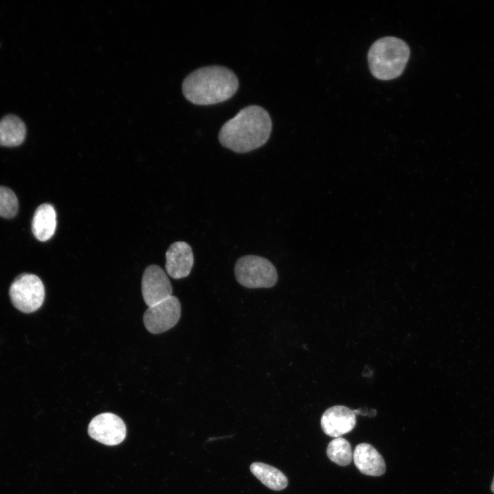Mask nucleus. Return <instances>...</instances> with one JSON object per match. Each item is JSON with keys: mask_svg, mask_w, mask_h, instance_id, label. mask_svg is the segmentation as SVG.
Masks as SVG:
<instances>
[{"mask_svg": "<svg viewBox=\"0 0 494 494\" xmlns=\"http://www.w3.org/2000/svg\"><path fill=\"white\" fill-rule=\"evenodd\" d=\"M88 433L94 440L106 445L113 446L125 439L126 427L117 415L104 412L92 419L88 427Z\"/></svg>", "mask_w": 494, "mask_h": 494, "instance_id": "nucleus-7", "label": "nucleus"}, {"mask_svg": "<svg viewBox=\"0 0 494 494\" xmlns=\"http://www.w3.org/2000/svg\"><path fill=\"white\" fill-rule=\"evenodd\" d=\"M9 295L15 308L23 313H32L43 303L45 287L36 275L22 274L12 283Z\"/></svg>", "mask_w": 494, "mask_h": 494, "instance_id": "nucleus-5", "label": "nucleus"}, {"mask_svg": "<svg viewBox=\"0 0 494 494\" xmlns=\"http://www.w3.org/2000/svg\"><path fill=\"white\" fill-rule=\"evenodd\" d=\"M141 292L148 307L172 296L171 283L161 267L151 265L146 268L142 277Z\"/></svg>", "mask_w": 494, "mask_h": 494, "instance_id": "nucleus-8", "label": "nucleus"}, {"mask_svg": "<svg viewBox=\"0 0 494 494\" xmlns=\"http://www.w3.org/2000/svg\"><path fill=\"white\" fill-rule=\"evenodd\" d=\"M326 454L329 460L342 467L349 465L353 460L351 445L342 437L335 438L329 442Z\"/></svg>", "mask_w": 494, "mask_h": 494, "instance_id": "nucleus-15", "label": "nucleus"}, {"mask_svg": "<svg viewBox=\"0 0 494 494\" xmlns=\"http://www.w3.org/2000/svg\"><path fill=\"white\" fill-rule=\"evenodd\" d=\"M250 470L263 484L272 490L281 491L287 486V477L272 466L256 462L251 464Z\"/></svg>", "mask_w": 494, "mask_h": 494, "instance_id": "nucleus-14", "label": "nucleus"}, {"mask_svg": "<svg viewBox=\"0 0 494 494\" xmlns=\"http://www.w3.org/2000/svg\"><path fill=\"white\" fill-rule=\"evenodd\" d=\"M56 228V213L52 205L45 203L36 210L32 222V230L35 237L40 242L49 239Z\"/></svg>", "mask_w": 494, "mask_h": 494, "instance_id": "nucleus-12", "label": "nucleus"}, {"mask_svg": "<svg viewBox=\"0 0 494 494\" xmlns=\"http://www.w3.org/2000/svg\"><path fill=\"white\" fill-rule=\"evenodd\" d=\"M239 81L231 69L218 65L199 68L183 80L185 98L197 105H211L230 99L237 91Z\"/></svg>", "mask_w": 494, "mask_h": 494, "instance_id": "nucleus-2", "label": "nucleus"}, {"mask_svg": "<svg viewBox=\"0 0 494 494\" xmlns=\"http://www.w3.org/2000/svg\"><path fill=\"white\" fill-rule=\"evenodd\" d=\"M237 282L247 288H269L277 282L278 274L274 265L267 259L257 255L240 257L235 265Z\"/></svg>", "mask_w": 494, "mask_h": 494, "instance_id": "nucleus-4", "label": "nucleus"}, {"mask_svg": "<svg viewBox=\"0 0 494 494\" xmlns=\"http://www.w3.org/2000/svg\"><path fill=\"white\" fill-rule=\"evenodd\" d=\"M269 113L257 105L246 106L227 121L218 134L224 147L237 153L248 152L263 145L272 131Z\"/></svg>", "mask_w": 494, "mask_h": 494, "instance_id": "nucleus-1", "label": "nucleus"}, {"mask_svg": "<svg viewBox=\"0 0 494 494\" xmlns=\"http://www.w3.org/2000/svg\"><path fill=\"white\" fill-rule=\"evenodd\" d=\"M18 207L14 193L8 187L0 186V216L11 218L16 214Z\"/></svg>", "mask_w": 494, "mask_h": 494, "instance_id": "nucleus-16", "label": "nucleus"}, {"mask_svg": "<svg viewBox=\"0 0 494 494\" xmlns=\"http://www.w3.org/2000/svg\"><path fill=\"white\" fill-rule=\"evenodd\" d=\"M353 460L362 474L377 477L382 475L386 471V464L382 456L368 443L357 445L353 453Z\"/></svg>", "mask_w": 494, "mask_h": 494, "instance_id": "nucleus-11", "label": "nucleus"}, {"mask_svg": "<svg viewBox=\"0 0 494 494\" xmlns=\"http://www.w3.org/2000/svg\"><path fill=\"white\" fill-rule=\"evenodd\" d=\"M491 489L492 492L494 493V477H493V482H492V484L491 486Z\"/></svg>", "mask_w": 494, "mask_h": 494, "instance_id": "nucleus-17", "label": "nucleus"}, {"mask_svg": "<svg viewBox=\"0 0 494 494\" xmlns=\"http://www.w3.org/2000/svg\"><path fill=\"white\" fill-rule=\"evenodd\" d=\"M409 57L410 48L404 40L386 36L373 43L368 53V62L375 78L389 80L403 73Z\"/></svg>", "mask_w": 494, "mask_h": 494, "instance_id": "nucleus-3", "label": "nucleus"}, {"mask_svg": "<svg viewBox=\"0 0 494 494\" xmlns=\"http://www.w3.org/2000/svg\"><path fill=\"white\" fill-rule=\"evenodd\" d=\"M165 257V270L172 278L179 279L189 274L193 265V255L187 243H173L167 250Z\"/></svg>", "mask_w": 494, "mask_h": 494, "instance_id": "nucleus-10", "label": "nucleus"}, {"mask_svg": "<svg viewBox=\"0 0 494 494\" xmlns=\"http://www.w3.org/2000/svg\"><path fill=\"white\" fill-rule=\"evenodd\" d=\"M356 425V415L344 405H334L327 409L320 419L323 432L334 438L350 432Z\"/></svg>", "mask_w": 494, "mask_h": 494, "instance_id": "nucleus-9", "label": "nucleus"}, {"mask_svg": "<svg viewBox=\"0 0 494 494\" xmlns=\"http://www.w3.org/2000/svg\"><path fill=\"white\" fill-rule=\"evenodd\" d=\"M181 313L179 300L174 296L149 307L143 315L147 330L154 334L165 332L178 322Z\"/></svg>", "mask_w": 494, "mask_h": 494, "instance_id": "nucleus-6", "label": "nucleus"}, {"mask_svg": "<svg viewBox=\"0 0 494 494\" xmlns=\"http://www.w3.org/2000/svg\"><path fill=\"white\" fill-rule=\"evenodd\" d=\"M26 136L23 121L17 116L9 115L0 121V145L6 147L22 143Z\"/></svg>", "mask_w": 494, "mask_h": 494, "instance_id": "nucleus-13", "label": "nucleus"}]
</instances>
